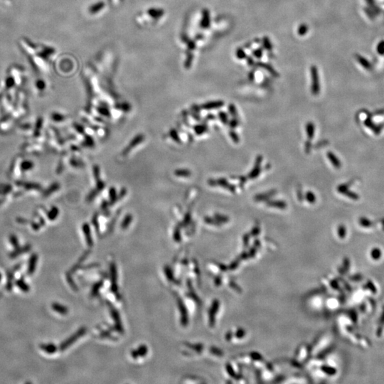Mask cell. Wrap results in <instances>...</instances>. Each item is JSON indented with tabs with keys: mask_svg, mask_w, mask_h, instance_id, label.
Instances as JSON below:
<instances>
[{
	"mask_svg": "<svg viewBox=\"0 0 384 384\" xmlns=\"http://www.w3.org/2000/svg\"><path fill=\"white\" fill-rule=\"evenodd\" d=\"M18 44L35 71L41 75H46L49 72L56 54L54 47L34 41L24 36L18 39Z\"/></svg>",
	"mask_w": 384,
	"mask_h": 384,
	"instance_id": "6da1fadb",
	"label": "cell"
},
{
	"mask_svg": "<svg viewBox=\"0 0 384 384\" xmlns=\"http://www.w3.org/2000/svg\"><path fill=\"white\" fill-rule=\"evenodd\" d=\"M27 77V71L22 65L12 64L8 68L4 85L8 89L22 86Z\"/></svg>",
	"mask_w": 384,
	"mask_h": 384,
	"instance_id": "7a4b0ae2",
	"label": "cell"
},
{
	"mask_svg": "<svg viewBox=\"0 0 384 384\" xmlns=\"http://www.w3.org/2000/svg\"><path fill=\"white\" fill-rule=\"evenodd\" d=\"M311 74V91L314 95H317L320 92V82L319 76L317 68L315 66H312L310 68Z\"/></svg>",
	"mask_w": 384,
	"mask_h": 384,
	"instance_id": "3957f363",
	"label": "cell"
},
{
	"mask_svg": "<svg viewBox=\"0 0 384 384\" xmlns=\"http://www.w3.org/2000/svg\"><path fill=\"white\" fill-rule=\"evenodd\" d=\"M263 158L262 156L259 155L255 159V165L252 170L248 174V178L250 179H254L260 175L261 172V164L263 162Z\"/></svg>",
	"mask_w": 384,
	"mask_h": 384,
	"instance_id": "277c9868",
	"label": "cell"
},
{
	"mask_svg": "<svg viewBox=\"0 0 384 384\" xmlns=\"http://www.w3.org/2000/svg\"><path fill=\"white\" fill-rule=\"evenodd\" d=\"M210 184L211 186H220L224 188V189L229 190L232 193L235 192V187L229 183V181H227L226 179L221 178L218 180H211Z\"/></svg>",
	"mask_w": 384,
	"mask_h": 384,
	"instance_id": "5b68a950",
	"label": "cell"
},
{
	"mask_svg": "<svg viewBox=\"0 0 384 384\" xmlns=\"http://www.w3.org/2000/svg\"><path fill=\"white\" fill-rule=\"evenodd\" d=\"M337 192L340 194L345 195L346 197H348L351 199L353 200H358L359 198V196L356 194L355 192H351L349 189V185L347 184H341L337 187Z\"/></svg>",
	"mask_w": 384,
	"mask_h": 384,
	"instance_id": "8992f818",
	"label": "cell"
},
{
	"mask_svg": "<svg viewBox=\"0 0 384 384\" xmlns=\"http://www.w3.org/2000/svg\"><path fill=\"white\" fill-rule=\"evenodd\" d=\"M276 194H277L276 190H271L267 192L261 193V194H259L258 195L255 196V197H254V200L258 201V202H260V201H267L270 199H271V198L273 197Z\"/></svg>",
	"mask_w": 384,
	"mask_h": 384,
	"instance_id": "52a82bcc",
	"label": "cell"
},
{
	"mask_svg": "<svg viewBox=\"0 0 384 384\" xmlns=\"http://www.w3.org/2000/svg\"><path fill=\"white\" fill-rule=\"evenodd\" d=\"M266 204L272 208H276L278 209H285L287 208V203L285 201L282 200H268L266 201Z\"/></svg>",
	"mask_w": 384,
	"mask_h": 384,
	"instance_id": "ba28073f",
	"label": "cell"
},
{
	"mask_svg": "<svg viewBox=\"0 0 384 384\" xmlns=\"http://www.w3.org/2000/svg\"><path fill=\"white\" fill-rule=\"evenodd\" d=\"M327 158L329 159V160L331 161V163H332V165L334 166L336 169H340L341 166V161L332 152H327Z\"/></svg>",
	"mask_w": 384,
	"mask_h": 384,
	"instance_id": "9c48e42d",
	"label": "cell"
},
{
	"mask_svg": "<svg viewBox=\"0 0 384 384\" xmlns=\"http://www.w3.org/2000/svg\"><path fill=\"white\" fill-rule=\"evenodd\" d=\"M305 130L307 133V136L309 139H312L314 138V133H315V125L312 122H309L306 124Z\"/></svg>",
	"mask_w": 384,
	"mask_h": 384,
	"instance_id": "30bf717a",
	"label": "cell"
},
{
	"mask_svg": "<svg viewBox=\"0 0 384 384\" xmlns=\"http://www.w3.org/2000/svg\"><path fill=\"white\" fill-rule=\"evenodd\" d=\"M364 124L366 127H368L369 129H371V130L376 134H379L381 131V129L380 127L377 126L376 124H375L374 123H373V121L371 120V118L366 119V120L364 121Z\"/></svg>",
	"mask_w": 384,
	"mask_h": 384,
	"instance_id": "8fae6325",
	"label": "cell"
},
{
	"mask_svg": "<svg viewBox=\"0 0 384 384\" xmlns=\"http://www.w3.org/2000/svg\"><path fill=\"white\" fill-rule=\"evenodd\" d=\"M84 332H85V329H81L80 331H78V332H77V334H76L75 335L72 336V337H71L69 339H68V341H66V342H65L64 344H62V346H61V349H65V348L67 347L68 346H69L71 343H73V341H75L77 339V338H78L79 337H81V336L83 335V334H84Z\"/></svg>",
	"mask_w": 384,
	"mask_h": 384,
	"instance_id": "7c38bea8",
	"label": "cell"
},
{
	"mask_svg": "<svg viewBox=\"0 0 384 384\" xmlns=\"http://www.w3.org/2000/svg\"><path fill=\"white\" fill-rule=\"evenodd\" d=\"M224 105V103L223 101H221V100H218V101H212L207 103L206 104L203 105V108L207 110L216 109V108L223 107Z\"/></svg>",
	"mask_w": 384,
	"mask_h": 384,
	"instance_id": "4fadbf2b",
	"label": "cell"
},
{
	"mask_svg": "<svg viewBox=\"0 0 384 384\" xmlns=\"http://www.w3.org/2000/svg\"><path fill=\"white\" fill-rule=\"evenodd\" d=\"M209 24H210V20H209V13L207 10H206V11H204V12H203L202 22H201V26L203 28H207L208 27Z\"/></svg>",
	"mask_w": 384,
	"mask_h": 384,
	"instance_id": "5bb4252c",
	"label": "cell"
},
{
	"mask_svg": "<svg viewBox=\"0 0 384 384\" xmlns=\"http://www.w3.org/2000/svg\"><path fill=\"white\" fill-rule=\"evenodd\" d=\"M147 349L146 346H140V347L138 349H137V351H134L132 352V357H134V358H136L137 355H139H139H142V356H143V355H145V354H147Z\"/></svg>",
	"mask_w": 384,
	"mask_h": 384,
	"instance_id": "9a60e30c",
	"label": "cell"
},
{
	"mask_svg": "<svg viewBox=\"0 0 384 384\" xmlns=\"http://www.w3.org/2000/svg\"><path fill=\"white\" fill-rule=\"evenodd\" d=\"M305 199L308 201L309 203H311V204H313L315 202H316V196L314 194L313 192H307L305 194Z\"/></svg>",
	"mask_w": 384,
	"mask_h": 384,
	"instance_id": "2e32d148",
	"label": "cell"
},
{
	"mask_svg": "<svg viewBox=\"0 0 384 384\" xmlns=\"http://www.w3.org/2000/svg\"><path fill=\"white\" fill-rule=\"evenodd\" d=\"M359 222L361 226L365 227V228L371 227L373 226L372 222L368 218H365V217H361V218H360L359 220Z\"/></svg>",
	"mask_w": 384,
	"mask_h": 384,
	"instance_id": "e0dca14e",
	"label": "cell"
},
{
	"mask_svg": "<svg viewBox=\"0 0 384 384\" xmlns=\"http://www.w3.org/2000/svg\"><path fill=\"white\" fill-rule=\"evenodd\" d=\"M229 110L230 115L232 116L233 118H238V111H237L236 108H235V105L230 104L229 106Z\"/></svg>",
	"mask_w": 384,
	"mask_h": 384,
	"instance_id": "ac0fdd59",
	"label": "cell"
},
{
	"mask_svg": "<svg viewBox=\"0 0 384 384\" xmlns=\"http://www.w3.org/2000/svg\"><path fill=\"white\" fill-rule=\"evenodd\" d=\"M53 308L54 309L55 311H56L58 312H59L60 314H66L67 313V309L65 307L59 305V304H54V305H53Z\"/></svg>",
	"mask_w": 384,
	"mask_h": 384,
	"instance_id": "d6986e66",
	"label": "cell"
},
{
	"mask_svg": "<svg viewBox=\"0 0 384 384\" xmlns=\"http://www.w3.org/2000/svg\"><path fill=\"white\" fill-rule=\"evenodd\" d=\"M381 256V251L380 249L374 248L371 251V257L373 260H378Z\"/></svg>",
	"mask_w": 384,
	"mask_h": 384,
	"instance_id": "ffe728a7",
	"label": "cell"
},
{
	"mask_svg": "<svg viewBox=\"0 0 384 384\" xmlns=\"http://www.w3.org/2000/svg\"><path fill=\"white\" fill-rule=\"evenodd\" d=\"M218 117H219L220 120H221V121L224 124H229V116H228V115L226 113L220 112L218 113Z\"/></svg>",
	"mask_w": 384,
	"mask_h": 384,
	"instance_id": "44dd1931",
	"label": "cell"
},
{
	"mask_svg": "<svg viewBox=\"0 0 384 384\" xmlns=\"http://www.w3.org/2000/svg\"><path fill=\"white\" fill-rule=\"evenodd\" d=\"M346 228L343 225H341V226H339L338 228V235L339 236L340 238H344L346 236Z\"/></svg>",
	"mask_w": 384,
	"mask_h": 384,
	"instance_id": "7402d4cb",
	"label": "cell"
},
{
	"mask_svg": "<svg viewBox=\"0 0 384 384\" xmlns=\"http://www.w3.org/2000/svg\"><path fill=\"white\" fill-rule=\"evenodd\" d=\"M229 136L231 139L233 140V142L235 143H238L240 142V137L238 135V134L236 132L234 131H230L229 132Z\"/></svg>",
	"mask_w": 384,
	"mask_h": 384,
	"instance_id": "603a6c76",
	"label": "cell"
},
{
	"mask_svg": "<svg viewBox=\"0 0 384 384\" xmlns=\"http://www.w3.org/2000/svg\"><path fill=\"white\" fill-rule=\"evenodd\" d=\"M263 46L267 50H269V51L272 49V46L271 44V42L267 36H265L263 38Z\"/></svg>",
	"mask_w": 384,
	"mask_h": 384,
	"instance_id": "cb8c5ba5",
	"label": "cell"
},
{
	"mask_svg": "<svg viewBox=\"0 0 384 384\" xmlns=\"http://www.w3.org/2000/svg\"><path fill=\"white\" fill-rule=\"evenodd\" d=\"M215 217L217 221L219 222H222V223H226V222L229 221V217L224 215H221V214H216Z\"/></svg>",
	"mask_w": 384,
	"mask_h": 384,
	"instance_id": "d4e9b609",
	"label": "cell"
},
{
	"mask_svg": "<svg viewBox=\"0 0 384 384\" xmlns=\"http://www.w3.org/2000/svg\"><path fill=\"white\" fill-rule=\"evenodd\" d=\"M366 287L368 288V289H369V290H370L371 291V292H372L373 294H376V292H377L376 287H375V285H373V283L371 281V280H369V281L367 282L366 285Z\"/></svg>",
	"mask_w": 384,
	"mask_h": 384,
	"instance_id": "484cf974",
	"label": "cell"
},
{
	"mask_svg": "<svg viewBox=\"0 0 384 384\" xmlns=\"http://www.w3.org/2000/svg\"><path fill=\"white\" fill-rule=\"evenodd\" d=\"M307 31H308V26L305 24H302L298 29V34L300 35H304L307 32Z\"/></svg>",
	"mask_w": 384,
	"mask_h": 384,
	"instance_id": "4316f807",
	"label": "cell"
},
{
	"mask_svg": "<svg viewBox=\"0 0 384 384\" xmlns=\"http://www.w3.org/2000/svg\"><path fill=\"white\" fill-rule=\"evenodd\" d=\"M36 256L34 255L32 256V258H31V266H30V269H29V272L31 273L34 271V268H35V266H36Z\"/></svg>",
	"mask_w": 384,
	"mask_h": 384,
	"instance_id": "83f0119b",
	"label": "cell"
},
{
	"mask_svg": "<svg viewBox=\"0 0 384 384\" xmlns=\"http://www.w3.org/2000/svg\"><path fill=\"white\" fill-rule=\"evenodd\" d=\"M42 348L44 349V351H46V352H49V353H54V352L55 351V346L54 345L44 346H42Z\"/></svg>",
	"mask_w": 384,
	"mask_h": 384,
	"instance_id": "f1b7e54d",
	"label": "cell"
},
{
	"mask_svg": "<svg viewBox=\"0 0 384 384\" xmlns=\"http://www.w3.org/2000/svg\"><path fill=\"white\" fill-rule=\"evenodd\" d=\"M236 55H237V57L238 58V59H244V58H245V56H246L245 52L243 51V49H239L237 50Z\"/></svg>",
	"mask_w": 384,
	"mask_h": 384,
	"instance_id": "f546056e",
	"label": "cell"
},
{
	"mask_svg": "<svg viewBox=\"0 0 384 384\" xmlns=\"http://www.w3.org/2000/svg\"><path fill=\"white\" fill-rule=\"evenodd\" d=\"M229 125H230V127L231 128H236V127L238 125V124H239V123H238V118H233L231 120L229 121Z\"/></svg>",
	"mask_w": 384,
	"mask_h": 384,
	"instance_id": "4dcf8cb0",
	"label": "cell"
},
{
	"mask_svg": "<svg viewBox=\"0 0 384 384\" xmlns=\"http://www.w3.org/2000/svg\"><path fill=\"white\" fill-rule=\"evenodd\" d=\"M312 143L310 141H307L305 142V145H304V150H305L306 153H309L311 151L312 149Z\"/></svg>",
	"mask_w": 384,
	"mask_h": 384,
	"instance_id": "1f68e13d",
	"label": "cell"
},
{
	"mask_svg": "<svg viewBox=\"0 0 384 384\" xmlns=\"http://www.w3.org/2000/svg\"><path fill=\"white\" fill-rule=\"evenodd\" d=\"M350 279L352 280H354V281H359V280H361L363 279V276L360 274H356L355 275H353L352 277H350Z\"/></svg>",
	"mask_w": 384,
	"mask_h": 384,
	"instance_id": "d6a6232c",
	"label": "cell"
},
{
	"mask_svg": "<svg viewBox=\"0 0 384 384\" xmlns=\"http://www.w3.org/2000/svg\"><path fill=\"white\" fill-rule=\"evenodd\" d=\"M349 266H350V262H349L348 258H345V260H344V270H345V271H348Z\"/></svg>",
	"mask_w": 384,
	"mask_h": 384,
	"instance_id": "836d02e7",
	"label": "cell"
},
{
	"mask_svg": "<svg viewBox=\"0 0 384 384\" xmlns=\"http://www.w3.org/2000/svg\"><path fill=\"white\" fill-rule=\"evenodd\" d=\"M246 181H247V178H245V176H239V183H240V186H243L245 183Z\"/></svg>",
	"mask_w": 384,
	"mask_h": 384,
	"instance_id": "e575fe53",
	"label": "cell"
},
{
	"mask_svg": "<svg viewBox=\"0 0 384 384\" xmlns=\"http://www.w3.org/2000/svg\"><path fill=\"white\" fill-rule=\"evenodd\" d=\"M253 55L258 58H260L261 55H263V51H262L261 49L256 50V51L253 52Z\"/></svg>",
	"mask_w": 384,
	"mask_h": 384,
	"instance_id": "d590c367",
	"label": "cell"
},
{
	"mask_svg": "<svg viewBox=\"0 0 384 384\" xmlns=\"http://www.w3.org/2000/svg\"><path fill=\"white\" fill-rule=\"evenodd\" d=\"M383 326H384V309H383L382 314H381V318L379 319V327H383Z\"/></svg>",
	"mask_w": 384,
	"mask_h": 384,
	"instance_id": "8d00e7d4",
	"label": "cell"
},
{
	"mask_svg": "<svg viewBox=\"0 0 384 384\" xmlns=\"http://www.w3.org/2000/svg\"><path fill=\"white\" fill-rule=\"evenodd\" d=\"M0 2L7 6H10L12 4V0H0Z\"/></svg>",
	"mask_w": 384,
	"mask_h": 384,
	"instance_id": "74e56055",
	"label": "cell"
},
{
	"mask_svg": "<svg viewBox=\"0 0 384 384\" xmlns=\"http://www.w3.org/2000/svg\"><path fill=\"white\" fill-rule=\"evenodd\" d=\"M259 232H260V229H259L258 226H255L252 230V234L254 235H258L259 234Z\"/></svg>",
	"mask_w": 384,
	"mask_h": 384,
	"instance_id": "f35d334b",
	"label": "cell"
},
{
	"mask_svg": "<svg viewBox=\"0 0 384 384\" xmlns=\"http://www.w3.org/2000/svg\"><path fill=\"white\" fill-rule=\"evenodd\" d=\"M383 328L381 327H378V329H377V336L378 337H381V335H382V332H383Z\"/></svg>",
	"mask_w": 384,
	"mask_h": 384,
	"instance_id": "ab89813d",
	"label": "cell"
},
{
	"mask_svg": "<svg viewBox=\"0 0 384 384\" xmlns=\"http://www.w3.org/2000/svg\"><path fill=\"white\" fill-rule=\"evenodd\" d=\"M3 86H4V82H0V92L3 88Z\"/></svg>",
	"mask_w": 384,
	"mask_h": 384,
	"instance_id": "60d3db41",
	"label": "cell"
}]
</instances>
